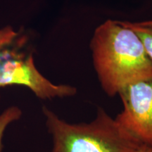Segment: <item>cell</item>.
<instances>
[{"label":"cell","mask_w":152,"mask_h":152,"mask_svg":"<svg viewBox=\"0 0 152 152\" xmlns=\"http://www.w3.org/2000/svg\"><path fill=\"white\" fill-rule=\"evenodd\" d=\"M93 65L108 96L118 94L125 87L152 79V61L134 30L119 20H107L91 39Z\"/></svg>","instance_id":"6da1fadb"},{"label":"cell","mask_w":152,"mask_h":152,"mask_svg":"<svg viewBox=\"0 0 152 152\" xmlns=\"http://www.w3.org/2000/svg\"><path fill=\"white\" fill-rule=\"evenodd\" d=\"M42 112L53 139L51 152H137L145 146L102 108L90 123H69L46 106Z\"/></svg>","instance_id":"7a4b0ae2"},{"label":"cell","mask_w":152,"mask_h":152,"mask_svg":"<svg viewBox=\"0 0 152 152\" xmlns=\"http://www.w3.org/2000/svg\"><path fill=\"white\" fill-rule=\"evenodd\" d=\"M28 37L22 29L15 31L11 26L0 28V90L12 85L29 88L41 99L73 96L75 87L54 85L36 68Z\"/></svg>","instance_id":"3957f363"},{"label":"cell","mask_w":152,"mask_h":152,"mask_svg":"<svg viewBox=\"0 0 152 152\" xmlns=\"http://www.w3.org/2000/svg\"><path fill=\"white\" fill-rule=\"evenodd\" d=\"M118 94L123 109L115 121L142 144L152 149V79L129 85Z\"/></svg>","instance_id":"277c9868"},{"label":"cell","mask_w":152,"mask_h":152,"mask_svg":"<svg viewBox=\"0 0 152 152\" xmlns=\"http://www.w3.org/2000/svg\"><path fill=\"white\" fill-rule=\"evenodd\" d=\"M123 26H126L132 30L138 35L143 43L144 48L148 56L152 61V29L144 27L138 25L137 23H131L129 21H121Z\"/></svg>","instance_id":"5b68a950"},{"label":"cell","mask_w":152,"mask_h":152,"mask_svg":"<svg viewBox=\"0 0 152 152\" xmlns=\"http://www.w3.org/2000/svg\"><path fill=\"white\" fill-rule=\"evenodd\" d=\"M21 115V110L15 106L7 108L0 114V152L3 148L2 139L6 129L11 123L20 119Z\"/></svg>","instance_id":"8992f818"},{"label":"cell","mask_w":152,"mask_h":152,"mask_svg":"<svg viewBox=\"0 0 152 152\" xmlns=\"http://www.w3.org/2000/svg\"><path fill=\"white\" fill-rule=\"evenodd\" d=\"M137 23L141 26H144V27H147L152 29V20H147V21L143 22H137Z\"/></svg>","instance_id":"52a82bcc"},{"label":"cell","mask_w":152,"mask_h":152,"mask_svg":"<svg viewBox=\"0 0 152 152\" xmlns=\"http://www.w3.org/2000/svg\"><path fill=\"white\" fill-rule=\"evenodd\" d=\"M137 152H152V149L147 146H143Z\"/></svg>","instance_id":"ba28073f"}]
</instances>
